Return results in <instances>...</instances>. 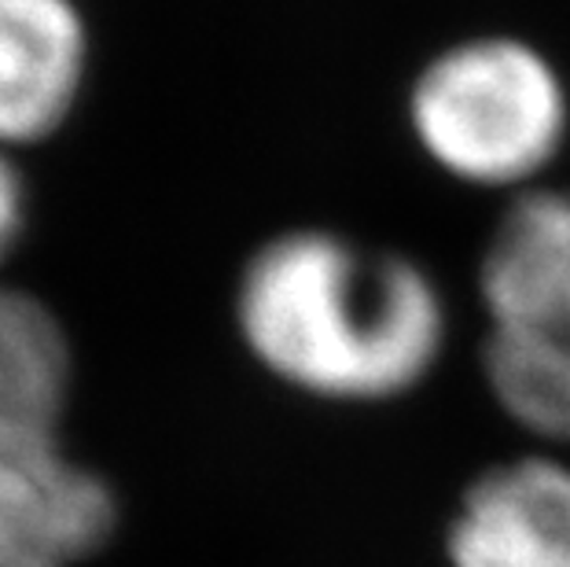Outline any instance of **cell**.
<instances>
[{
  "label": "cell",
  "mask_w": 570,
  "mask_h": 567,
  "mask_svg": "<svg viewBox=\"0 0 570 567\" xmlns=\"http://www.w3.org/2000/svg\"><path fill=\"white\" fill-rule=\"evenodd\" d=\"M482 377L544 450H570V188L512 196L479 258Z\"/></svg>",
  "instance_id": "3957f363"
},
{
  "label": "cell",
  "mask_w": 570,
  "mask_h": 567,
  "mask_svg": "<svg viewBox=\"0 0 570 567\" xmlns=\"http://www.w3.org/2000/svg\"><path fill=\"white\" fill-rule=\"evenodd\" d=\"M115 527V490L67 450L0 472V567H78Z\"/></svg>",
  "instance_id": "8992f818"
},
{
  "label": "cell",
  "mask_w": 570,
  "mask_h": 567,
  "mask_svg": "<svg viewBox=\"0 0 570 567\" xmlns=\"http://www.w3.org/2000/svg\"><path fill=\"white\" fill-rule=\"evenodd\" d=\"M75 361L41 299L0 287V472L63 453Z\"/></svg>",
  "instance_id": "52a82bcc"
},
{
  "label": "cell",
  "mask_w": 570,
  "mask_h": 567,
  "mask_svg": "<svg viewBox=\"0 0 570 567\" xmlns=\"http://www.w3.org/2000/svg\"><path fill=\"white\" fill-rule=\"evenodd\" d=\"M449 567H570V461L515 453L468 482L445 530Z\"/></svg>",
  "instance_id": "277c9868"
},
{
  "label": "cell",
  "mask_w": 570,
  "mask_h": 567,
  "mask_svg": "<svg viewBox=\"0 0 570 567\" xmlns=\"http://www.w3.org/2000/svg\"><path fill=\"white\" fill-rule=\"evenodd\" d=\"M89 30L75 0H0V148L52 137L78 107Z\"/></svg>",
  "instance_id": "5b68a950"
},
{
  "label": "cell",
  "mask_w": 570,
  "mask_h": 567,
  "mask_svg": "<svg viewBox=\"0 0 570 567\" xmlns=\"http://www.w3.org/2000/svg\"><path fill=\"white\" fill-rule=\"evenodd\" d=\"M22 228H27V185L8 159V148H0V262L22 239Z\"/></svg>",
  "instance_id": "ba28073f"
},
{
  "label": "cell",
  "mask_w": 570,
  "mask_h": 567,
  "mask_svg": "<svg viewBox=\"0 0 570 567\" xmlns=\"http://www.w3.org/2000/svg\"><path fill=\"white\" fill-rule=\"evenodd\" d=\"M416 148L482 192L538 188L570 137V92L541 48L482 33L431 56L409 89Z\"/></svg>",
  "instance_id": "7a4b0ae2"
},
{
  "label": "cell",
  "mask_w": 570,
  "mask_h": 567,
  "mask_svg": "<svg viewBox=\"0 0 570 567\" xmlns=\"http://www.w3.org/2000/svg\"><path fill=\"white\" fill-rule=\"evenodd\" d=\"M236 332L284 388L343 405L394 402L439 369L449 306L428 265L335 228H287L236 281Z\"/></svg>",
  "instance_id": "6da1fadb"
}]
</instances>
